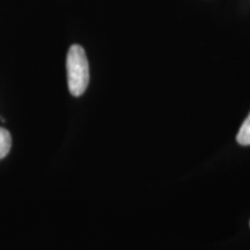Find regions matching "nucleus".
Returning a JSON list of instances; mask_svg holds the SVG:
<instances>
[{"instance_id": "f257e3e1", "label": "nucleus", "mask_w": 250, "mask_h": 250, "mask_svg": "<svg viewBox=\"0 0 250 250\" xmlns=\"http://www.w3.org/2000/svg\"><path fill=\"white\" fill-rule=\"evenodd\" d=\"M66 70L70 93L73 96L83 95L89 83V65L85 50L81 45H71L67 52Z\"/></svg>"}, {"instance_id": "f03ea898", "label": "nucleus", "mask_w": 250, "mask_h": 250, "mask_svg": "<svg viewBox=\"0 0 250 250\" xmlns=\"http://www.w3.org/2000/svg\"><path fill=\"white\" fill-rule=\"evenodd\" d=\"M12 147L11 133L4 127H0V160L8 154Z\"/></svg>"}, {"instance_id": "7ed1b4c3", "label": "nucleus", "mask_w": 250, "mask_h": 250, "mask_svg": "<svg viewBox=\"0 0 250 250\" xmlns=\"http://www.w3.org/2000/svg\"><path fill=\"white\" fill-rule=\"evenodd\" d=\"M236 140L240 145H243V146L250 145V114L248 115V117L246 118L245 122L242 123L241 127H240Z\"/></svg>"}]
</instances>
